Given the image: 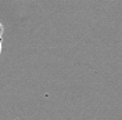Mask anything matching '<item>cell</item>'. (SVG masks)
<instances>
[{
  "instance_id": "obj_1",
  "label": "cell",
  "mask_w": 122,
  "mask_h": 120,
  "mask_svg": "<svg viewBox=\"0 0 122 120\" xmlns=\"http://www.w3.org/2000/svg\"><path fill=\"white\" fill-rule=\"evenodd\" d=\"M3 32H4V26L1 25V22H0V37H1V35H3Z\"/></svg>"
},
{
  "instance_id": "obj_2",
  "label": "cell",
  "mask_w": 122,
  "mask_h": 120,
  "mask_svg": "<svg viewBox=\"0 0 122 120\" xmlns=\"http://www.w3.org/2000/svg\"><path fill=\"white\" fill-rule=\"evenodd\" d=\"M0 54H1V37H0Z\"/></svg>"
}]
</instances>
